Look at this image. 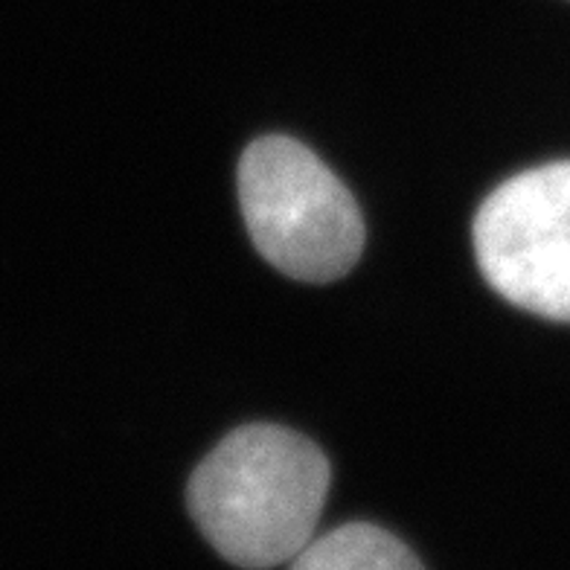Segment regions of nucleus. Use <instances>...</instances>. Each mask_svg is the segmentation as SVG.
Segmentation results:
<instances>
[{
  "instance_id": "f257e3e1",
  "label": "nucleus",
  "mask_w": 570,
  "mask_h": 570,
  "mask_svg": "<svg viewBox=\"0 0 570 570\" xmlns=\"http://www.w3.org/2000/svg\"><path fill=\"white\" fill-rule=\"evenodd\" d=\"M330 478V460L297 431L236 428L189 478V515L236 568H279L315 539Z\"/></svg>"
},
{
  "instance_id": "f03ea898",
  "label": "nucleus",
  "mask_w": 570,
  "mask_h": 570,
  "mask_svg": "<svg viewBox=\"0 0 570 570\" xmlns=\"http://www.w3.org/2000/svg\"><path fill=\"white\" fill-rule=\"evenodd\" d=\"M239 204L254 248L285 277L332 283L364 250V218L350 189L292 137H259L239 160Z\"/></svg>"
},
{
  "instance_id": "7ed1b4c3",
  "label": "nucleus",
  "mask_w": 570,
  "mask_h": 570,
  "mask_svg": "<svg viewBox=\"0 0 570 570\" xmlns=\"http://www.w3.org/2000/svg\"><path fill=\"white\" fill-rule=\"evenodd\" d=\"M472 239L503 301L570 323V160L503 180L474 216Z\"/></svg>"
},
{
  "instance_id": "20e7f679",
  "label": "nucleus",
  "mask_w": 570,
  "mask_h": 570,
  "mask_svg": "<svg viewBox=\"0 0 570 570\" xmlns=\"http://www.w3.org/2000/svg\"><path fill=\"white\" fill-rule=\"evenodd\" d=\"M288 570H425L407 544L384 527L355 524L335 527L315 535L288 562Z\"/></svg>"
}]
</instances>
